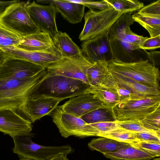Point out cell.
Returning <instances> with one entry per match:
<instances>
[{
    "instance_id": "cell-3",
    "label": "cell",
    "mask_w": 160,
    "mask_h": 160,
    "mask_svg": "<svg viewBox=\"0 0 160 160\" xmlns=\"http://www.w3.org/2000/svg\"><path fill=\"white\" fill-rule=\"evenodd\" d=\"M109 71L140 83L159 88V68L148 59L131 62L111 60L108 61Z\"/></svg>"
},
{
    "instance_id": "cell-24",
    "label": "cell",
    "mask_w": 160,
    "mask_h": 160,
    "mask_svg": "<svg viewBox=\"0 0 160 160\" xmlns=\"http://www.w3.org/2000/svg\"><path fill=\"white\" fill-rule=\"evenodd\" d=\"M132 17L134 22H138L148 31L150 37L160 35V15L138 12L132 15Z\"/></svg>"
},
{
    "instance_id": "cell-35",
    "label": "cell",
    "mask_w": 160,
    "mask_h": 160,
    "mask_svg": "<svg viewBox=\"0 0 160 160\" xmlns=\"http://www.w3.org/2000/svg\"><path fill=\"white\" fill-rule=\"evenodd\" d=\"M67 1L82 4L90 9H97L100 11H102L111 7L105 0L97 1L86 0H67Z\"/></svg>"
},
{
    "instance_id": "cell-10",
    "label": "cell",
    "mask_w": 160,
    "mask_h": 160,
    "mask_svg": "<svg viewBox=\"0 0 160 160\" xmlns=\"http://www.w3.org/2000/svg\"><path fill=\"white\" fill-rule=\"evenodd\" d=\"M62 100L44 93H34L26 100L19 111L23 114L32 122H34L52 112Z\"/></svg>"
},
{
    "instance_id": "cell-38",
    "label": "cell",
    "mask_w": 160,
    "mask_h": 160,
    "mask_svg": "<svg viewBox=\"0 0 160 160\" xmlns=\"http://www.w3.org/2000/svg\"><path fill=\"white\" fill-rule=\"evenodd\" d=\"M160 47V35L153 37L148 38L140 46L143 50H153Z\"/></svg>"
},
{
    "instance_id": "cell-13",
    "label": "cell",
    "mask_w": 160,
    "mask_h": 160,
    "mask_svg": "<svg viewBox=\"0 0 160 160\" xmlns=\"http://www.w3.org/2000/svg\"><path fill=\"white\" fill-rule=\"evenodd\" d=\"M28 13L39 31L48 34L52 39L58 32L56 21L57 11L52 4L42 5L34 1L28 2Z\"/></svg>"
},
{
    "instance_id": "cell-39",
    "label": "cell",
    "mask_w": 160,
    "mask_h": 160,
    "mask_svg": "<svg viewBox=\"0 0 160 160\" xmlns=\"http://www.w3.org/2000/svg\"><path fill=\"white\" fill-rule=\"evenodd\" d=\"M138 12L141 13L160 15V0L143 6Z\"/></svg>"
},
{
    "instance_id": "cell-32",
    "label": "cell",
    "mask_w": 160,
    "mask_h": 160,
    "mask_svg": "<svg viewBox=\"0 0 160 160\" xmlns=\"http://www.w3.org/2000/svg\"><path fill=\"white\" fill-rule=\"evenodd\" d=\"M115 121L119 128L129 131L134 133L148 132L155 133L145 128L140 120Z\"/></svg>"
},
{
    "instance_id": "cell-11",
    "label": "cell",
    "mask_w": 160,
    "mask_h": 160,
    "mask_svg": "<svg viewBox=\"0 0 160 160\" xmlns=\"http://www.w3.org/2000/svg\"><path fill=\"white\" fill-rule=\"evenodd\" d=\"M45 68L24 60L7 56L0 64V80L30 78Z\"/></svg>"
},
{
    "instance_id": "cell-43",
    "label": "cell",
    "mask_w": 160,
    "mask_h": 160,
    "mask_svg": "<svg viewBox=\"0 0 160 160\" xmlns=\"http://www.w3.org/2000/svg\"><path fill=\"white\" fill-rule=\"evenodd\" d=\"M6 57L4 52L0 49V64Z\"/></svg>"
},
{
    "instance_id": "cell-1",
    "label": "cell",
    "mask_w": 160,
    "mask_h": 160,
    "mask_svg": "<svg viewBox=\"0 0 160 160\" xmlns=\"http://www.w3.org/2000/svg\"><path fill=\"white\" fill-rule=\"evenodd\" d=\"M49 75L45 68L30 78L0 80V109L19 111L26 100L37 91Z\"/></svg>"
},
{
    "instance_id": "cell-33",
    "label": "cell",
    "mask_w": 160,
    "mask_h": 160,
    "mask_svg": "<svg viewBox=\"0 0 160 160\" xmlns=\"http://www.w3.org/2000/svg\"><path fill=\"white\" fill-rule=\"evenodd\" d=\"M124 37L128 43L138 49H140V46L148 38L136 34L131 30L130 27L125 29Z\"/></svg>"
},
{
    "instance_id": "cell-19",
    "label": "cell",
    "mask_w": 160,
    "mask_h": 160,
    "mask_svg": "<svg viewBox=\"0 0 160 160\" xmlns=\"http://www.w3.org/2000/svg\"><path fill=\"white\" fill-rule=\"evenodd\" d=\"M53 44L52 39L48 34L39 31L22 37L16 47L26 51H37L46 49Z\"/></svg>"
},
{
    "instance_id": "cell-16",
    "label": "cell",
    "mask_w": 160,
    "mask_h": 160,
    "mask_svg": "<svg viewBox=\"0 0 160 160\" xmlns=\"http://www.w3.org/2000/svg\"><path fill=\"white\" fill-rule=\"evenodd\" d=\"M82 53L90 62L112 60L109 45V33L83 41L81 44Z\"/></svg>"
},
{
    "instance_id": "cell-22",
    "label": "cell",
    "mask_w": 160,
    "mask_h": 160,
    "mask_svg": "<svg viewBox=\"0 0 160 160\" xmlns=\"http://www.w3.org/2000/svg\"><path fill=\"white\" fill-rule=\"evenodd\" d=\"M53 44L61 53L62 57H69L82 52L81 50L65 32L58 31L52 39Z\"/></svg>"
},
{
    "instance_id": "cell-12",
    "label": "cell",
    "mask_w": 160,
    "mask_h": 160,
    "mask_svg": "<svg viewBox=\"0 0 160 160\" xmlns=\"http://www.w3.org/2000/svg\"><path fill=\"white\" fill-rule=\"evenodd\" d=\"M6 56L24 60L45 68L62 58L61 53L53 44L42 50L28 51L15 46H11L0 49Z\"/></svg>"
},
{
    "instance_id": "cell-8",
    "label": "cell",
    "mask_w": 160,
    "mask_h": 160,
    "mask_svg": "<svg viewBox=\"0 0 160 160\" xmlns=\"http://www.w3.org/2000/svg\"><path fill=\"white\" fill-rule=\"evenodd\" d=\"M51 116L61 135L65 138L72 136L81 138L98 136L94 128L81 118L65 112L59 107L52 112Z\"/></svg>"
},
{
    "instance_id": "cell-2",
    "label": "cell",
    "mask_w": 160,
    "mask_h": 160,
    "mask_svg": "<svg viewBox=\"0 0 160 160\" xmlns=\"http://www.w3.org/2000/svg\"><path fill=\"white\" fill-rule=\"evenodd\" d=\"M131 13H123L110 29L109 37L112 60L131 62L148 59L146 50L137 49L128 43L124 38L125 29L134 22Z\"/></svg>"
},
{
    "instance_id": "cell-28",
    "label": "cell",
    "mask_w": 160,
    "mask_h": 160,
    "mask_svg": "<svg viewBox=\"0 0 160 160\" xmlns=\"http://www.w3.org/2000/svg\"><path fill=\"white\" fill-rule=\"evenodd\" d=\"M99 137L110 138L129 144L139 142L136 136L135 133L118 127L113 130L101 135Z\"/></svg>"
},
{
    "instance_id": "cell-44",
    "label": "cell",
    "mask_w": 160,
    "mask_h": 160,
    "mask_svg": "<svg viewBox=\"0 0 160 160\" xmlns=\"http://www.w3.org/2000/svg\"><path fill=\"white\" fill-rule=\"evenodd\" d=\"M20 160H30L26 159H20Z\"/></svg>"
},
{
    "instance_id": "cell-30",
    "label": "cell",
    "mask_w": 160,
    "mask_h": 160,
    "mask_svg": "<svg viewBox=\"0 0 160 160\" xmlns=\"http://www.w3.org/2000/svg\"><path fill=\"white\" fill-rule=\"evenodd\" d=\"M140 121L145 128L160 136V107Z\"/></svg>"
},
{
    "instance_id": "cell-15",
    "label": "cell",
    "mask_w": 160,
    "mask_h": 160,
    "mask_svg": "<svg viewBox=\"0 0 160 160\" xmlns=\"http://www.w3.org/2000/svg\"><path fill=\"white\" fill-rule=\"evenodd\" d=\"M59 107L65 112L79 118L97 109H106L110 111L103 103L89 93L71 98Z\"/></svg>"
},
{
    "instance_id": "cell-4",
    "label": "cell",
    "mask_w": 160,
    "mask_h": 160,
    "mask_svg": "<svg viewBox=\"0 0 160 160\" xmlns=\"http://www.w3.org/2000/svg\"><path fill=\"white\" fill-rule=\"evenodd\" d=\"M32 138L19 136L12 138L14 144L13 152L20 159L48 160L58 155H68L73 152V149L70 145L43 146L33 142Z\"/></svg>"
},
{
    "instance_id": "cell-17",
    "label": "cell",
    "mask_w": 160,
    "mask_h": 160,
    "mask_svg": "<svg viewBox=\"0 0 160 160\" xmlns=\"http://www.w3.org/2000/svg\"><path fill=\"white\" fill-rule=\"evenodd\" d=\"M48 76L42 83L45 84V87L50 90V92L54 93L52 96L55 93L58 92V98L60 93L62 95L64 93L65 99L67 98L65 93L68 98L84 94V90L86 88H83L82 86L88 85L80 80L72 78L62 76V79H61V76H58L60 79H59L58 76H52L49 73Z\"/></svg>"
},
{
    "instance_id": "cell-27",
    "label": "cell",
    "mask_w": 160,
    "mask_h": 160,
    "mask_svg": "<svg viewBox=\"0 0 160 160\" xmlns=\"http://www.w3.org/2000/svg\"><path fill=\"white\" fill-rule=\"evenodd\" d=\"M117 11L123 13L139 10L144 6L143 3L137 0H105Z\"/></svg>"
},
{
    "instance_id": "cell-37",
    "label": "cell",
    "mask_w": 160,
    "mask_h": 160,
    "mask_svg": "<svg viewBox=\"0 0 160 160\" xmlns=\"http://www.w3.org/2000/svg\"><path fill=\"white\" fill-rule=\"evenodd\" d=\"M139 142L160 143V136L154 133L143 132L135 133Z\"/></svg>"
},
{
    "instance_id": "cell-5",
    "label": "cell",
    "mask_w": 160,
    "mask_h": 160,
    "mask_svg": "<svg viewBox=\"0 0 160 160\" xmlns=\"http://www.w3.org/2000/svg\"><path fill=\"white\" fill-rule=\"evenodd\" d=\"M29 1L19 0L8 6L0 16V25L22 37L40 31L28 12Z\"/></svg>"
},
{
    "instance_id": "cell-42",
    "label": "cell",
    "mask_w": 160,
    "mask_h": 160,
    "mask_svg": "<svg viewBox=\"0 0 160 160\" xmlns=\"http://www.w3.org/2000/svg\"><path fill=\"white\" fill-rule=\"evenodd\" d=\"M48 160H69L67 157V155L60 154Z\"/></svg>"
},
{
    "instance_id": "cell-45",
    "label": "cell",
    "mask_w": 160,
    "mask_h": 160,
    "mask_svg": "<svg viewBox=\"0 0 160 160\" xmlns=\"http://www.w3.org/2000/svg\"><path fill=\"white\" fill-rule=\"evenodd\" d=\"M152 160H153V159Z\"/></svg>"
},
{
    "instance_id": "cell-26",
    "label": "cell",
    "mask_w": 160,
    "mask_h": 160,
    "mask_svg": "<svg viewBox=\"0 0 160 160\" xmlns=\"http://www.w3.org/2000/svg\"><path fill=\"white\" fill-rule=\"evenodd\" d=\"M108 71L107 61L100 60L93 63L87 72L89 86H95L99 85Z\"/></svg>"
},
{
    "instance_id": "cell-36",
    "label": "cell",
    "mask_w": 160,
    "mask_h": 160,
    "mask_svg": "<svg viewBox=\"0 0 160 160\" xmlns=\"http://www.w3.org/2000/svg\"><path fill=\"white\" fill-rule=\"evenodd\" d=\"M94 128L98 133V137L118 128L115 121L110 122H101L90 124Z\"/></svg>"
},
{
    "instance_id": "cell-18",
    "label": "cell",
    "mask_w": 160,
    "mask_h": 160,
    "mask_svg": "<svg viewBox=\"0 0 160 160\" xmlns=\"http://www.w3.org/2000/svg\"><path fill=\"white\" fill-rule=\"evenodd\" d=\"M38 3L53 5L57 12L69 23L74 24L80 22L84 15L85 6L82 4L66 0H38Z\"/></svg>"
},
{
    "instance_id": "cell-21",
    "label": "cell",
    "mask_w": 160,
    "mask_h": 160,
    "mask_svg": "<svg viewBox=\"0 0 160 160\" xmlns=\"http://www.w3.org/2000/svg\"><path fill=\"white\" fill-rule=\"evenodd\" d=\"M102 154L112 160H150L155 158L150 153L131 145L116 152Z\"/></svg>"
},
{
    "instance_id": "cell-20",
    "label": "cell",
    "mask_w": 160,
    "mask_h": 160,
    "mask_svg": "<svg viewBox=\"0 0 160 160\" xmlns=\"http://www.w3.org/2000/svg\"><path fill=\"white\" fill-rule=\"evenodd\" d=\"M111 73L120 84L138 95L143 97L160 96V88L152 87L117 74Z\"/></svg>"
},
{
    "instance_id": "cell-23",
    "label": "cell",
    "mask_w": 160,
    "mask_h": 160,
    "mask_svg": "<svg viewBox=\"0 0 160 160\" xmlns=\"http://www.w3.org/2000/svg\"><path fill=\"white\" fill-rule=\"evenodd\" d=\"M130 146L128 143L105 137L93 138L88 144L90 149L102 153L116 152Z\"/></svg>"
},
{
    "instance_id": "cell-6",
    "label": "cell",
    "mask_w": 160,
    "mask_h": 160,
    "mask_svg": "<svg viewBox=\"0 0 160 160\" xmlns=\"http://www.w3.org/2000/svg\"><path fill=\"white\" fill-rule=\"evenodd\" d=\"M160 106V96L120 102L112 108L114 120H140L155 111Z\"/></svg>"
},
{
    "instance_id": "cell-41",
    "label": "cell",
    "mask_w": 160,
    "mask_h": 160,
    "mask_svg": "<svg viewBox=\"0 0 160 160\" xmlns=\"http://www.w3.org/2000/svg\"><path fill=\"white\" fill-rule=\"evenodd\" d=\"M18 1V0L9 1L0 0V16L3 13L8 6Z\"/></svg>"
},
{
    "instance_id": "cell-7",
    "label": "cell",
    "mask_w": 160,
    "mask_h": 160,
    "mask_svg": "<svg viewBox=\"0 0 160 160\" xmlns=\"http://www.w3.org/2000/svg\"><path fill=\"white\" fill-rule=\"evenodd\" d=\"M123 13L112 6L102 11L90 9L84 14V24L79 39L83 41L109 33L112 26Z\"/></svg>"
},
{
    "instance_id": "cell-25",
    "label": "cell",
    "mask_w": 160,
    "mask_h": 160,
    "mask_svg": "<svg viewBox=\"0 0 160 160\" xmlns=\"http://www.w3.org/2000/svg\"><path fill=\"white\" fill-rule=\"evenodd\" d=\"M84 92V93L92 94L95 98L106 105L111 112L112 108L119 102L117 93L98 86H89Z\"/></svg>"
},
{
    "instance_id": "cell-34",
    "label": "cell",
    "mask_w": 160,
    "mask_h": 160,
    "mask_svg": "<svg viewBox=\"0 0 160 160\" xmlns=\"http://www.w3.org/2000/svg\"><path fill=\"white\" fill-rule=\"evenodd\" d=\"M130 145L150 153L155 158L159 157L160 156V143L138 142Z\"/></svg>"
},
{
    "instance_id": "cell-29",
    "label": "cell",
    "mask_w": 160,
    "mask_h": 160,
    "mask_svg": "<svg viewBox=\"0 0 160 160\" xmlns=\"http://www.w3.org/2000/svg\"><path fill=\"white\" fill-rule=\"evenodd\" d=\"M22 37L0 25V49L11 46L17 47Z\"/></svg>"
},
{
    "instance_id": "cell-14",
    "label": "cell",
    "mask_w": 160,
    "mask_h": 160,
    "mask_svg": "<svg viewBox=\"0 0 160 160\" xmlns=\"http://www.w3.org/2000/svg\"><path fill=\"white\" fill-rule=\"evenodd\" d=\"M18 111L9 108L0 109V132L12 138L19 136L32 137V122Z\"/></svg>"
},
{
    "instance_id": "cell-9",
    "label": "cell",
    "mask_w": 160,
    "mask_h": 160,
    "mask_svg": "<svg viewBox=\"0 0 160 160\" xmlns=\"http://www.w3.org/2000/svg\"><path fill=\"white\" fill-rule=\"evenodd\" d=\"M92 64L85 57L82 52L72 57H62L45 68L50 75L79 80L89 86L87 72Z\"/></svg>"
},
{
    "instance_id": "cell-40",
    "label": "cell",
    "mask_w": 160,
    "mask_h": 160,
    "mask_svg": "<svg viewBox=\"0 0 160 160\" xmlns=\"http://www.w3.org/2000/svg\"><path fill=\"white\" fill-rule=\"evenodd\" d=\"M160 54L159 51H153L148 52L149 60H150L152 63L155 66L156 64L159 63Z\"/></svg>"
},
{
    "instance_id": "cell-31",
    "label": "cell",
    "mask_w": 160,
    "mask_h": 160,
    "mask_svg": "<svg viewBox=\"0 0 160 160\" xmlns=\"http://www.w3.org/2000/svg\"><path fill=\"white\" fill-rule=\"evenodd\" d=\"M99 109L92 111L80 118L88 124L105 122H112L110 114L107 111Z\"/></svg>"
}]
</instances>
